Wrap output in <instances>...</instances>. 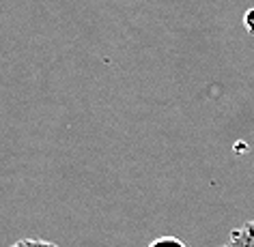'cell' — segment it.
Here are the masks:
<instances>
[{
  "mask_svg": "<svg viewBox=\"0 0 254 247\" xmlns=\"http://www.w3.org/2000/svg\"><path fill=\"white\" fill-rule=\"evenodd\" d=\"M222 247H254V219L248 224L235 228L231 237Z\"/></svg>",
  "mask_w": 254,
  "mask_h": 247,
  "instance_id": "6da1fadb",
  "label": "cell"
},
{
  "mask_svg": "<svg viewBox=\"0 0 254 247\" xmlns=\"http://www.w3.org/2000/svg\"><path fill=\"white\" fill-rule=\"evenodd\" d=\"M149 247H188V245L177 237H160V239H155Z\"/></svg>",
  "mask_w": 254,
  "mask_h": 247,
  "instance_id": "7a4b0ae2",
  "label": "cell"
}]
</instances>
